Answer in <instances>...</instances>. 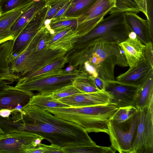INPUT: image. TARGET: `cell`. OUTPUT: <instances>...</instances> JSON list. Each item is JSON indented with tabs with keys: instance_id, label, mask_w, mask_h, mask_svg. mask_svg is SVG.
I'll use <instances>...</instances> for the list:
<instances>
[{
	"instance_id": "6da1fadb",
	"label": "cell",
	"mask_w": 153,
	"mask_h": 153,
	"mask_svg": "<svg viewBox=\"0 0 153 153\" xmlns=\"http://www.w3.org/2000/svg\"><path fill=\"white\" fill-rule=\"evenodd\" d=\"M22 122L16 123V132L37 134L61 148L96 144L84 129L76 124L56 117L48 111L27 104L21 109Z\"/></svg>"
},
{
	"instance_id": "7a4b0ae2",
	"label": "cell",
	"mask_w": 153,
	"mask_h": 153,
	"mask_svg": "<svg viewBox=\"0 0 153 153\" xmlns=\"http://www.w3.org/2000/svg\"><path fill=\"white\" fill-rule=\"evenodd\" d=\"M74 61L78 66L83 67L88 61L96 69L98 76L105 81L114 80L116 65L128 66L119 44H98L76 49L73 53Z\"/></svg>"
},
{
	"instance_id": "3957f363",
	"label": "cell",
	"mask_w": 153,
	"mask_h": 153,
	"mask_svg": "<svg viewBox=\"0 0 153 153\" xmlns=\"http://www.w3.org/2000/svg\"><path fill=\"white\" fill-rule=\"evenodd\" d=\"M118 108L114 104L83 107H66L45 109L55 116L77 125L88 133L108 134V124Z\"/></svg>"
},
{
	"instance_id": "277c9868",
	"label": "cell",
	"mask_w": 153,
	"mask_h": 153,
	"mask_svg": "<svg viewBox=\"0 0 153 153\" xmlns=\"http://www.w3.org/2000/svg\"><path fill=\"white\" fill-rule=\"evenodd\" d=\"M110 14L79 38L72 49H80L98 44H119L128 38L130 31L125 22L124 12Z\"/></svg>"
},
{
	"instance_id": "5b68a950",
	"label": "cell",
	"mask_w": 153,
	"mask_h": 153,
	"mask_svg": "<svg viewBox=\"0 0 153 153\" xmlns=\"http://www.w3.org/2000/svg\"><path fill=\"white\" fill-rule=\"evenodd\" d=\"M90 76L84 70L74 68L72 71H67L65 69H59L17 83L15 87L25 91H36L39 94L49 95L62 88L72 85L77 79Z\"/></svg>"
},
{
	"instance_id": "8992f818",
	"label": "cell",
	"mask_w": 153,
	"mask_h": 153,
	"mask_svg": "<svg viewBox=\"0 0 153 153\" xmlns=\"http://www.w3.org/2000/svg\"><path fill=\"white\" fill-rule=\"evenodd\" d=\"M140 116L138 110L127 120L117 123L111 120L108 124L111 147L120 153H129L134 142Z\"/></svg>"
},
{
	"instance_id": "52a82bcc",
	"label": "cell",
	"mask_w": 153,
	"mask_h": 153,
	"mask_svg": "<svg viewBox=\"0 0 153 153\" xmlns=\"http://www.w3.org/2000/svg\"><path fill=\"white\" fill-rule=\"evenodd\" d=\"M140 111L136 137L129 153H153V100Z\"/></svg>"
},
{
	"instance_id": "ba28073f",
	"label": "cell",
	"mask_w": 153,
	"mask_h": 153,
	"mask_svg": "<svg viewBox=\"0 0 153 153\" xmlns=\"http://www.w3.org/2000/svg\"><path fill=\"white\" fill-rule=\"evenodd\" d=\"M115 7L114 0H97L88 10L77 18L79 39L94 28Z\"/></svg>"
},
{
	"instance_id": "9c48e42d",
	"label": "cell",
	"mask_w": 153,
	"mask_h": 153,
	"mask_svg": "<svg viewBox=\"0 0 153 153\" xmlns=\"http://www.w3.org/2000/svg\"><path fill=\"white\" fill-rule=\"evenodd\" d=\"M140 86L115 79L105 81V91L111 96V103L118 108L131 106L136 107V99Z\"/></svg>"
},
{
	"instance_id": "30bf717a",
	"label": "cell",
	"mask_w": 153,
	"mask_h": 153,
	"mask_svg": "<svg viewBox=\"0 0 153 153\" xmlns=\"http://www.w3.org/2000/svg\"><path fill=\"white\" fill-rule=\"evenodd\" d=\"M40 137L30 132L4 134L0 136V153H27L37 146L35 140Z\"/></svg>"
},
{
	"instance_id": "8fae6325",
	"label": "cell",
	"mask_w": 153,
	"mask_h": 153,
	"mask_svg": "<svg viewBox=\"0 0 153 153\" xmlns=\"http://www.w3.org/2000/svg\"><path fill=\"white\" fill-rule=\"evenodd\" d=\"M48 7L46 5L27 24L14 41L13 54L17 56L24 51L30 42L45 25Z\"/></svg>"
},
{
	"instance_id": "7c38bea8",
	"label": "cell",
	"mask_w": 153,
	"mask_h": 153,
	"mask_svg": "<svg viewBox=\"0 0 153 153\" xmlns=\"http://www.w3.org/2000/svg\"><path fill=\"white\" fill-rule=\"evenodd\" d=\"M112 97L105 91L81 93L58 100L71 107H83L111 103Z\"/></svg>"
},
{
	"instance_id": "4fadbf2b",
	"label": "cell",
	"mask_w": 153,
	"mask_h": 153,
	"mask_svg": "<svg viewBox=\"0 0 153 153\" xmlns=\"http://www.w3.org/2000/svg\"><path fill=\"white\" fill-rule=\"evenodd\" d=\"M49 33L47 43L49 48L62 49L68 52L72 50L79 39L77 31L72 27L52 30Z\"/></svg>"
},
{
	"instance_id": "5bb4252c",
	"label": "cell",
	"mask_w": 153,
	"mask_h": 153,
	"mask_svg": "<svg viewBox=\"0 0 153 153\" xmlns=\"http://www.w3.org/2000/svg\"><path fill=\"white\" fill-rule=\"evenodd\" d=\"M34 94L32 91L8 85L0 92V110L13 109L19 104L24 107L28 103Z\"/></svg>"
},
{
	"instance_id": "9a60e30c",
	"label": "cell",
	"mask_w": 153,
	"mask_h": 153,
	"mask_svg": "<svg viewBox=\"0 0 153 153\" xmlns=\"http://www.w3.org/2000/svg\"><path fill=\"white\" fill-rule=\"evenodd\" d=\"M119 45L129 68L137 66L144 58L145 45L138 38L131 39L128 37Z\"/></svg>"
},
{
	"instance_id": "2e32d148",
	"label": "cell",
	"mask_w": 153,
	"mask_h": 153,
	"mask_svg": "<svg viewBox=\"0 0 153 153\" xmlns=\"http://www.w3.org/2000/svg\"><path fill=\"white\" fill-rule=\"evenodd\" d=\"M126 24L130 31H133L137 37L145 45L150 41L153 42L149 26L147 20L139 16L137 13L131 12H124Z\"/></svg>"
},
{
	"instance_id": "e0dca14e",
	"label": "cell",
	"mask_w": 153,
	"mask_h": 153,
	"mask_svg": "<svg viewBox=\"0 0 153 153\" xmlns=\"http://www.w3.org/2000/svg\"><path fill=\"white\" fill-rule=\"evenodd\" d=\"M152 71L153 68L144 58L139 62L137 66L129 68L126 72L117 77L116 80L128 84L141 86Z\"/></svg>"
},
{
	"instance_id": "ac0fdd59",
	"label": "cell",
	"mask_w": 153,
	"mask_h": 153,
	"mask_svg": "<svg viewBox=\"0 0 153 153\" xmlns=\"http://www.w3.org/2000/svg\"><path fill=\"white\" fill-rule=\"evenodd\" d=\"M47 1L35 0L16 21L10 28V40L14 41L28 22L46 5Z\"/></svg>"
},
{
	"instance_id": "d6986e66",
	"label": "cell",
	"mask_w": 153,
	"mask_h": 153,
	"mask_svg": "<svg viewBox=\"0 0 153 153\" xmlns=\"http://www.w3.org/2000/svg\"><path fill=\"white\" fill-rule=\"evenodd\" d=\"M33 2L23 5L6 13H0V44L10 40L11 27Z\"/></svg>"
},
{
	"instance_id": "ffe728a7",
	"label": "cell",
	"mask_w": 153,
	"mask_h": 153,
	"mask_svg": "<svg viewBox=\"0 0 153 153\" xmlns=\"http://www.w3.org/2000/svg\"><path fill=\"white\" fill-rule=\"evenodd\" d=\"M14 41L9 40L0 44V78L13 82L18 80L10 71V62L14 56L13 54Z\"/></svg>"
},
{
	"instance_id": "44dd1931",
	"label": "cell",
	"mask_w": 153,
	"mask_h": 153,
	"mask_svg": "<svg viewBox=\"0 0 153 153\" xmlns=\"http://www.w3.org/2000/svg\"><path fill=\"white\" fill-rule=\"evenodd\" d=\"M153 100V71L141 86L136 101V107L140 111L149 106Z\"/></svg>"
},
{
	"instance_id": "7402d4cb",
	"label": "cell",
	"mask_w": 153,
	"mask_h": 153,
	"mask_svg": "<svg viewBox=\"0 0 153 153\" xmlns=\"http://www.w3.org/2000/svg\"><path fill=\"white\" fill-rule=\"evenodd\" d=\"M115 7L110 14L116 12H131L137 13L141 12L146 13V0H114Z\"/></svg>"
},
{
	"instance_id": "603a6c76",
	"label": "cell",
	"mask_w": 153,
	"mask_h": 153,
	"mask_svg": "<svg viewBox=\"0 0 153 153\" xmlns=\"http://www.w3.org/2000/svg\"><path fill=\"white\" fill-rule=\"evenodd\" d=\"M97 0H71L65 13L60 18L79 17L88 10Z\"/></svg>"
},
{
	"instance_id": "cb8c5ba5",
	"label": "cell",
	"mask_w": 153,
	"mask_h": 153,
	"mask_svg": "<svg viewBox=\"0 0 153 153\" xmlns=\"http://www.w3.org/2000/svg\"><path fill=\"white\" fill-rule=\"evenodd\" d=\"M27 104L44 110L48 108L70 107L58 100L53 99L50 95H44L39 94L33 96Z\"/></svg>"
},
{
	"instance_id": "d4e9b609",
	"label": "cell",
	"mask_w": 153,
	"mask_h": 153,
	"mask_svg": "<svg viewBox=\"0 0 153 153\" xmlns=\"http://www.w3.org/2000/svg\"><path fill=\"white\" fill-rule=\"evenodd\" d=\"M68 62L67 56L65 55L49 63L38 70L21 77L18 80L17 83L22 82L28 79L54 70L62 69Z\"/></svg>"
},
{
	"instance_id": "484cf974",
	"label": "cell",
	"mask_w": 153,
	"mask_h": 153,
	"mask_svg": "<svg viewBox=\"0 0 153 153\" xmlns=\"http://www.w3.org/2000/svg\"><path fill=\"white\" fill-rule=\"evenodd\" d=\"M64 153H114L116 151L111 146L91 145H76L61 148Z\"/></svg>"
},
{
	"instance_id": "4316f807",
	"label": "cell",
	"mask_w": 153,
	"mask_h": 153,
	"mask_svg": "<svg viewBox=\"0 0 153 153\" xmlns=\"http://www.w3.org/2000/svg\"><path fill=\"white\" fill-rule=\"evenodd\" d=\"M45 25L50 30L68 27H72L76 30L78 25L77 19L76 18H61L55 21H50Z\"/></svg>"
},
{
	"instance_id": "83f0119b",
	"label": "cell",
	"mask_w": 153,
	"mask_h": 153,
	"mask_svg": "<svg viewBox=\"0 0 153 153\" xmlns=\"http://www.w3.org/2000/svg\"><path fill=\"white\" fill-rule=\"evenodd\" d=\"M138 110L133 106L118 108L111 120L117 123L124 122L131 117Z\"/></svg>"
},
{
	"instance_id": "f1b7e54d",
	"label": "cell",
	"mask_w": 153,
	"mask_h": 153,
	"mask_svg": "<svg viewBox=\"0 0 153 153\" xmlns=\"http://www.w3.org/2000/svg\"><path fill=\"white\" fill-rule=\"evenodd\" d=\"M73 85L82 93H92L99 91L91 78V76L89 78L77 79L74 81Z\"/></svg>"
},
{
	"instance_id": "f546056e",
	"label": "cell",
	"mask_w": 153,
	"mask_h": 153,
	"mask_svg": "<svg viewBox=\"0 0 153 153\" xmlns=\"http://www.w3.org/2000/svg\"><path fill=\"white\" fill-rule=\"evenodd\" d=\"M34 0H0V13H6Z\"/></svg>"
},
{
	"instance_id": "4dcf8cb0",
	"label": "cell",
	"mask_w": 153,
	"mask_h": 153,
	"mask_svg": "<svg viewBox=\"0 0 153 153\" xmlns=\"http://www.w3.org/2000/svg\"><path fill=\"white\" fill-rule=\"evenodd\" d=\"M69 0H50L47 1L48 7L45 22L50 21Z\"/></svg>"
},
{
	"instance_id": "1f68e13d",
	"label": "cell",
	"mask_w": 153,
	"mask_h": 153,
	"mask_svg": "<svg viewBox=\"0 0 153 153\" xmlns=\"http://www.w3.org/2000/svg\"><path fill=\"white\" fill-rule=\"evenodd\" d=\"M81 93L82 92L72 84L59 89L53 92L50 95L53 99L58 100Z\"/></svg>"
},
{
	"instance_id": "d6a6232c",
	"label": "cell",
	"mask_w": 153,
	"mask_h": 153,
	"mask_svg": "<svg viewBox=\"0 0 153 153\" xmlns=\"http://www.w3.org/2000/svg\"><path fill=\"white\" fill-rule=\"evenodd\" d=\"M145 15L149 23L151 35L153 36V0H146Z\"/></svg>"
},
{
	"instance_id": "836d02e7",
	"label": "cell",
	"mask_w": 153,
	"mask_h": 153,
	"mask_svg": "<svg viewBox=\"0 0 153 153\" xmlns=\"http://www.w3.org/2000/svg\"><path fill=\"white\" fill-rule=\"evenodd\" d=\"M153 42L150 41L145 45L144 59L153 68Z\"/></svg>"
},
{
	"instance_id": "e575fe53",
	"label": "cell",
	"mask_w": 153,
	"mask_h": 153,
	"mask_svg": "<svg viewBox=\"0 0 153 153\" xmlns=\"http://www.w3.org/2000/svg\"><path fill=\"white\" fill-rule=\"evenodd\" d=\"M50 148L51 145H47L40 143L36 146L29 149L27 153H49Z\"/></svg>"
},
{
	"instance_id": "d590c367",
	"label": "cell",
	"mask_w": 153,
	"mask_h": 153,
	"mask_svg": "<svg viewBox=\"0 0 153 153\" xmlns=\"http://www.w3.org/2000/svg\"><path fill=\"white\" fill-rule=\"evenodd\" d=\"M91 78L99 91H105V81L98 76L94 77L91 76Z\"/></svg>"
},
{
	"instance_id": "8d00e7d4",
	"label": "cell",
	"mask_w": 153,
	"mask_h": 153,
	"mask_svg": "<svg viewBox=\"0 0 153 153\" xmlns=\"http://www.w3.org/2000/svg\"><path fill=\"white\" fill-rule=\"evenodd\" d=\"M84 70L91 76L95 77L98 76V74L96 68L88 61L83 64Z\"/></svg>"
},
{
	"instance_id": "74e56055",
	"label": "cell",
	"mask_w": 153,
	"mask_h": 153,
	"mask_svg": "<svg viewBox=\"0 0 153 153\" xmlns=\"http://www.w3.org/2000/svg\"><path fill=\"white\" fill-rule=\"evenodd\" d=\"M71 0H69L50 21H55L60 19L67 10L71 3Z\"/></svg>"
},
{
	"instance_id": "f35d334b",
	"label": "cell",
	"mask_w": 153,
	"mask_h": 153,
	"mask_svg": "<svg viewBox=\"0 0 153 153\" xmlns=\"http://www.w3.org/2000/svg\"><path fill=\"white\" fill-rule=\"evenodd\" d=\"M14 110L8 109H3L0 110V116L3 117H9L12 112Z\"/></svg>"
},
{
	"instance_id": "ab89813d",
	"label": "cell",
	"mask_w": 153,
	"mask_h": 153,
	"mask_svg": "<svg viewBox=\"0 0 153 153\" xmlns=\"http://www.w3.org/2000/svg\"><path fill=\"white\" fill-rule=\"evenodd\" d=\"M9 83L0 78V92L6 88Z\"/></svg>"
},
{
	"instance_id": "60d3db41",
	"label": "cell",
	"mask_w": 153,
	"mask_h": 153,
	"mask_svg": "<svg viewBox=\"0 0 153 153\" xmlns=\"http://www.w3.org/2000/svg\"><path fill=\"white\" fill-rule=\"evenodd\" d=\"M128 37L131 39H135L137 38L136 33L133 31H130L128 35Z\"/></svg>"
},
{
	"instance_id": "b9f144b4",
	"label": "cell",
	"mask_w": 153,
	"mask_h": 153,
	"mask_svg": "<svg viewBox=\"0 0 153 153\" xmlns=\"http://www.w3.org/2000/svg\"><path fill=\"white\" fill-rule=\"evenodd\" d=\"M74 69V67L73 66L69 65L66 68L65 70L67 71H73Z\"/></svg>"
},
{
	"instance_id": "7bdbcfd3",
	"label": "cell",
	"mask_w": 153,
	"mask_h": 153,
	"mask_svg": "<svg viewBox=\"0 0 153 153\" xmlns=\"http://www.w3.org/2000/svg\"><path fill=\"white\" fill-rule=\"evenodd\" d=\"M4 133V132L2 130L0 127V136L3 135Z\"/></svg>"
},
{
	"instance_id": "ee69618b",
	"label": "cell",
	"mask_w": 153,
	"mask_h": 153,
	"mask_svg": "<svg viewBox=\"0 0 153 153\" xmlns=\"http://www.w3.org/2000/svg\"><path fill=\"white\" fill-rule=\"evenodd\" d=\"M34 0L35 1V0ZM43 0V1H48L50 0Z\"/></svg>"
}]
</instances>
